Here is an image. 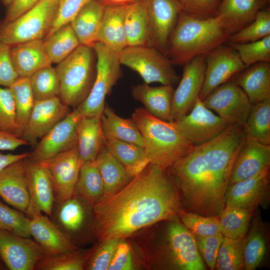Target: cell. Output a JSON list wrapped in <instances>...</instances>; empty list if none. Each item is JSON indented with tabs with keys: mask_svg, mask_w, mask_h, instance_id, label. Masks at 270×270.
<instances>
[{
	"mask_svg": "<svg viewBox=\"0 0 270 270\" xmlns=\"http://www.w3.org/2000/svg\"><path fill=\"white\" fill-rule=\"evenodd\" d=\"M81 118L78 110L73 109L38 142L28 158L41 162L76 146Z\"/></svg>",
	"mask_w": 270,
	"mask_h": 270,
	"instance_id": "obj_11",
	"label": "cell"
},
{
	"mask_svg": "<svg viewBox=\"0 0 270 270\" xmlns=\"http://www.w3.org/2000/svg\"><path fill=\"white\" fill-rule=\"evenodd\" d=\"M40 162L50 174L55 202H62L70 198L80 168L77 146Z\"/></svg>",
	"mask_w": 270,
	"mask_h": 270,
	"instance_id": "obj_16",
	"label": "cell"
},
{
	"mask_svg": "<svg viewBox=\"0 0 270 270\" xmlns=\"http://www.w3.org/2000/svg\"><path fill=\"white\" fill-rule=\"evenodd\" d=\"M10 46L0 40V86L10 88L18 78L13 66Z\"/></svg>",
	"mask_w": 270,
	"mask_h": 270,
	"instance_id": "obj_54",
	"label": "cell"
},
{
	"mask_svg": "<svg viewBox=\"0 0 270 270\" xmlns=\"http://www.w3.org/2000/svg\"><path fill=\"white\" fill-rule=\"evenodd\" d=\"M202 100L229 124L241 126L246 122L252 106L243 90L232 80L220 85Z\"/></svg>",
	"mask_w": 270,
	"mask_h": 270,
	"instance_id": "obj_9",
	"label": "cell"
},
{
	"mask_svg": "<svg viewBox=\"0 0 270 270\" xmlns=\"http://www.w3.org/2000/svg\"><path fill=\"white\" fill-rule=\"evenodd\" d=\"M134 268L130 248L127 242L120 239L108 270H130Z\"/></svg>",
	"mask_w": 270,
	"mask_h": 270,
	"instance_id": "obj_55",
	"label": "cell"
},
{
	"mask_svg": "<svg viewBox=\"0 0 270 270\" xmlns=\"http://www.w3.org/2000/svg\"><path fill=\"white\" fill-rule=\"evenodd\" d=\"M124 28L127 46H148L146 0L126 6Z\"/></svg>",
	"mask_w": 270,
	"mask_h": 270,
	"instance_id": "obj_35",
	"label": "cell"
},
{
	"mask_svg": "<svg viewBox=\"0 0 270 270\" xmlns=\"http://www.w3.org/2000/svg\"><path fill=\"white\" fill-rule=\"evenodd\" d=\"M92 206L104 196V186L95 160L88 161L81 166L74 194Z\"/></svg>",
	"mask_w": 270,
	"mask_h": 270,
	"instance_id": "obj_36",
	"label": "cell"
},
{
	"mask_svg": "<svg viewBox=\"0 0 270 270\" xmlns=\"http://www.w3.org/2000/svg\"><path fill=\"white\" fill-rule=\"evenodd\" d=\"M42 0H12L6 7L4 18L6 22H12L28 12Z\"/></svg>",
	"mask_w": 270,
	"mask_h": 270,
	"instance_id": "obj_56",
	"label": "cell"
},
{
	"mask_svg": "<svg viewBox=\"0 0 270 270\" xmlns=\"http://www.w3.org/2000/svg\"><path fill=\"white\" fill-rule=\"evenodd\" d=\"M26 216L30 218V236L50 256L70 253L78 250L77 246L60 230L50 217L31 202Z\"/></svg>",
	"mask_w": 270,
	"mask_h": 270,
	"instance_id": "obj_19",
	"label": "cell"
},
{
	"mask_svg": "<svg viewBox=\"0 0 270 270\" xmlns=\"http://www.w3.org/2000/svg\"><path fill=\"white\" fill-rule=\"evenodd\" d=\"M266 0L267 2L268 3V2L269 3V2H270V0Z\"/></svg>",
	"mask_w": 270,
	"mask_h": 270,
	"instance_id": "obj_62",
	"label": "cell"
},
{
	"mask_svg": "<svg viewBox=\"0 0 270 270\" xmlns=\"http://www.w3.org/2000/svg\"><path fill=\"white\" fill-rule=\"evenodd\" d=\"M183 66L182 76L172 96L173 122L188 113L199 98L204 82L205 56H196Z\"/></svg>",
	"mask_w": 270,
	"mask_h": 270,
	"instance_id": "obj_15",
	"label": "cell"
},
{
	"mask_svg": "<svg viewBox=\"0 0 270 270\" xmlns=\"http://www.w3.org/2000/svg\"><path fill=\"white\" fill-rule=\"evenodd\" d=\"M44 43L52 63L57 64L80 44L70 24L62 26L44 39Z\"/></svg>",
	"mask_w": 270,
	"mask_h": 270,
	"instance_id": "obj_38",
	"label": "cell"
},
{
	"mask_svg": "<svg viewBox=\"0 0 270 270\" xmlns=\"http://www.w3.org/2000/svg\"><path fill=\"white\" fill-rule=\"evenodd\" d=\"M9 88L12 94L16 108L17 128L15 134L20 138L35 100L29 78H19Z\"/></svg>",
	"mask_w": 270,
	"mask_h": 270,
	"instance_id": "obj_39",
	"label": "cell"
},
{
	"mask_svg": "<svg viewBox=\"0 0 270 270\" xmlns=\"http://www.w3.org/2000/svg\"><path fill=\"white\" fill-rule=\"evenodd\" d=\"M10 52L19 78H30L38 70L52 64L46 51L44 39L11 46Z\"/></svg>",
	"mask_w": 270,
	"mask_h": 270,
	"instance_id": "obj_26",
	"label": "cell"
},
{
	"mask_svg": "<svg viewBox=\"0 0 270 270\" xmlns=\"http://www.w3.org/2000/svg\"><path fill=\"white\" fill-rule=\"evenodd\" d=\"M148 46L167 56L170 36L182 10L178 0H146Z\"/></svg>",
	"mask_w": 270,
	"mask_h": 270,
	"instance_id": "obj_13",
	"label": "cell"
},
{
	"mask_svg": "<svg viewBox=\"0 0 270 270\" xmlns=\"http://www.w3.org/2000/svg\"><path fill=\"white\" fill-rule=\"evenodd\" d=\"M182 224L194 236H211L222 233L218 216H205L198 213L182 210L178 216Z\"/></svg>",
	"mask_w": 270,
	"mask_h": 270,
	"instance_id": "obj_44",
	"label": "cell"
},
{
	"mask_svg": "<svg viewBox=\"0 0 270 270\" xmlns=\"http://www.w3.org/2000/svg\"><path fill=\"white\" fill-rule=\"evenodd\" d=\"M254 210L226 208L219 216L222 233L232 240L242 239L246 236Z\"/></svg>",
	"mask_w": 270,
	"mask_h": 270,
	"instance_id": "obj_40",
	"label": "cell"
},
{
	"mask_svg": "<svg viewBox=\"0 0 270 270\" xmlns=\"http://www.w3.org/2000/svg\"><path fill=\"white\" fill-rule=\"evenodd\" d=\"M127 6L105 7L97 36L96 42L101 43L116 54L127 46L124 28Z\"/></svg>",
	"mask_w": 270,
	"mask_h": 270,
	"instance_id": "obj_29",
	"label": "cell"
},
{
	"mask_svg": "<svg viewBox=\"0 0 270 270\" xmlns=\"http://www.w3.org/2000/svg\"><path fill=\"white\" fill-rule=\"evenodd\" d=\"M58 0H42L34 8L10 22L0 20V40L10 46L44 39Z\"/></svg>",
	"mask_w": 270,
	"mask_h": 270,
	"instance_id": "obj_8",
	"label": "cell"
},
{
	"mask_svg": "<svg viewBox=\"0 0 270 270\" xmlns=\"http://www.w3.org/2000/svg\"><path fill=\"white\" fill-rule=\"evenodd\" d=\"M170 256L182 270H204L206 266L198 248L194 235L182 223L172 222L168 231Z\"/></svg>",
	"mask_w": 270,
	"mask_h": 270,
	"instance_id": "obj_20",
	"label": "cell"
},
{
	"mask_svg": "<svg viewBox=\"0 0 270 270\" xmlns=\"http://www.w3.org/2000/svg\"><path fill=\"white\" fill-rule=\"evenodd\" d=\"M105 7L90 0L70 23L80 44L93 47L96 42Z\"/></svg>",
	"mask_w": 270,
	"mask_h": 270,
	"instance_id": "obj_31",
	"label": "cell"
},
{
	"mask_svg": "<svg viewBox=\"0 0 270 270\" xmlns=\"http://www.w3.org/2000/svg\"><path fill=\"white\" fill-rule=\"evenodd\" d=\"M28 156V152L20 154L0 153V172L14 162L26 158Z\"/></svg>",
	"mask_w": 270,
	"mask_h": 270,
	"instance_id": "obj_58",
	"label": "cell"
},
{
	"mask_svg": "<svg viewBox=\"0 0 270 270\" xmlns=\"http://www.w3.org/2000/svg\"><path fill=\"white\" fill-rule=\"evenodd\" d=\"M92 216V206L83 198L73 194L66 201L55 202L50 218L74 244L88 225V220H94V219L91 220Z\"/></svg>",
	"mask_w": 270,
	"mask_h": 270,
	"instance_id": "obj_18",
	"label": "cell"
},
{
	"mask_svg": "<svg viewBox=\"0 0 270 270\" xmlns=\"http://www.w3.org/2000/svg\"><path fill=\"white\" fill-rule=\"evenodd\" d=\"M270 166V145L245 138L235 158L229 184L254 176Z\"/></svg>",
	"mask_w": 270,
	"mask_h": 270,
	"instance_id": "obj_22",
	"label": "cell"
},
{
	"mask_svg": "<svg viewBox=\"0 0 270 270\" xmlns=\"http://www.w3.org/2000/svg\"><path fill=\"white\" fill-rule=\"evenodd\" d=\"M104 144L101 116H82L78 126L76 145L80 167L85 162L94 160Z\"/></svg>",
	"mask_w": 270,
	"mask_h": 270,
	"instance_id": "obj_30",
	"label": "cell"
},
{
	"mask_svg": "<svg viewBox=\"0 0 270 270\" xmlns=\"http://www.w3.org/2000/svg\"><path fill=\"white\" fill-rule=\"evenodd\" d=\"M121 65L136 72L144 82L173 86L180 78L168 58L150 46H128L118 54Z\"/></svg>",
	"mask_w": 270,
	"mask_h": 270,
	"instance_id": "obj_6",
	"label": "cell"
},
{
	"mask_svg": "<svg viewBox=\"0 0 270 270\" xmlns=\"http://www.w3.org/2000/svg\"><path fill=\"white\" fill-rule=\"evenodd\" d=\"M229 44L246 67L258 62H270V36L252 42Z\"/></svg>",
	"mask_w": 270,
	"mask_h": 270,
	"instance_id": "obj_46",
	"label": "cell"
},
{
	"mask_svg": "<svg viewBox=\"0 0 270 270\" xmlns=\"http://www.w3.org/2000/svg\"><path fill=\"white\" fill-rule=\"evenodd\" d=\"M266 250L264 233L256 228L252 229L247 236L242 240L244 268L246 270H256L262 262Z\"/></svg>",
	"mask_w": 270,
	"mask_h": 270,
	"instance_id": "obj_43",
	"label": "cell"
},
{
	"mask_svg": "<svg viewBox=\"0 0 270 270\" xmlns=\"http://www.w3.org/2000/svg\"><path fill=\"white\" fill-rule=\"evenodd\" d=\"M230 36L218 16L198 18L182 10L170 38L167 56L174 65L184 66L228 42Z\"/></svg>",
	"mask_w": 270,
	"mask_h": 270,
	"instance_id": "obj_3",
	"label": "cell"
},
{
	"mask_svg": "<svg viewBox=\"0 0 270 270\" xmlns=\"http://www.w3.org/2000/svg\"><path fill=\"white\" fill-rule=\"evenodd\" d=\"M25 159L14 162L0 172V197L26 215L30 200L26 181Z\"/></svg>",
	"mask_w": 270,
	"mask_h": 270,
	"instance_id": "obj_23",
	"label": "cell"
},
{
	"mask_svg": "<svg viewBox=\"0 0 270 270\" xmlns=\"http://www.w3.org/2000/svg\"><path fill=\"white\" fill-rule=\"evenodd\" d=\"M29 78L35 100L59 97L60 84L56 68L50 66L41 68Z\"/></svg>",
	"mask_w": 270,
	"mask_h": 270,
	"instance_id": "obj_41",
	"label": "cell"
},
{
	"mask_svg": "<svg viewBox=\"0 0 270 270\" xmlns=\"http://www.w3.org/2000/svg\"><path fill=\"white\" fill-rule=\"evenodd\" d=\"M174 122L193 146L211 140L230 125L208 108L199 98L191 110Z\"/></svg>",
	"mask_w": 270,
	"mask_h": 270,
	"instance_id": "obj_10",
	"label": "cell"
},
{
	"mask_svg": "<svg viewBox=\"0 0 270 270\" xmlns=\"http://www.w3.org/2000/svg\"><path fill=\"white\" fill-rule=\"evenodd\" d=\"M48 256L30 238L0 230V258L7 269L34 270L38 262Z\"/></svg>",
	"mask_w": 270,
	"mask_h": 270,
	"instance_id": "obj_14",
	"label": "cell"
},
{
	"mask_svg": "<svg viewBox=\"0 0 270 270\" xmlns=\"http://www.w3.org/2000/svg\"><path fill=\"white\" fill-rule=\"evenodd\" d=\"M101 124L105 140L113 138L144 148L143 137L133 120L118 116L106 104L101 115Z\"/></svg>",
	"mask_w": 270,
	"mask_h": 270,
	"instance_id": "obj_32",
	"label": "cell"
},
{
	"mask_svg": "<svg viewBox=\"0 0 270 270\" xmlns=\"http://www.w3.org/2000/svg\"><path fill=\"white\" fill-rule=\"evenodd\" d=\"M105 145L124 166L132 178L150 164L143 147L113 138L105 140Z\"/></svg>",
	"mask_w": 270,
	"mask_h": 270,
	"instance_id": "obj_34",
	"label": "cell"
},
{
	"mask_svg": "<svg viewBox=\"0 0 270 270\" xmlns=\"http://www.w3.org/2000/svg\"><path fill=\"white\" fill-rule=\"evenodd\" d=\"M174 89L170 86H150L143 83L132 87L134 100L142 103L144 109L152 116L168 122L172 118V100Z\"/></svg>",
	"mask_w": 270,
	"mask_h": 270,
	"instance_id": "obj_27",
	"label": "cell"
},
{
	"mask_svg": "<svg viewBox=\"0 0 270 270\" xmlns=\"http://www.w3.org/2000/svg\"><path fill=\"white\" fill-rule=\"evenodd\" d=\"M90 0H58L46 38L58 28L70 24L80 10ZM44 38V39H45Z\"/></svg>",
	"mask_w": 270,
	"mask_h": 270,
	"instance_id": "obj_49",
	"label": "cell"
},
{
	"mask_svg": "<svg viewBox=\"0 0 270 270\" xmlns=\"http://www.w3.org/2000/svg\"><path fill=\"white\" fill-rule=\"evenodd\" d=\"M205 62L204 82L199 96L202 100L246 68L230 44H221L209 52L205 55Z\"/></svg>",
	"mask_w": 270,
	"mask_h": 270,
	"instance_id": "obj_12",
	"label": "cell"
},
{
	"mask_svg": "<svg viewBox=\"0 0 270 270\" xmlns=\"http://www.w3.org/2000/svg\"><path fill=\"white\" fill-rule=\"evenodd\" d=\"M25 177L30 202L42 213L51 216L55 202L52 182L46 167L28 157L25 159Z\"/></svg>",
	"mask_w": 270,
	"mask_h": 270,
	"instance_id": "obj_24",
	"label": "cell"
},
{
	"mask_svg": "<svg viewBox=\"0 0 270 270\" xmlns=\"http://www.w3.org/2000/svg\"><path fill=\"white\" fill-rule=\"evenodd\" d=\"M243 128L245 138L270 145V99L252 104Z\"/></svg>",
	"mask_w": 270,
	"mask_h": 270,
	"instance_id": "obj_37",
	"label": "cell"
},
{
	"mask_svg": "<svg viewBox=\"0 0 270 270\" xmlns=\"http://www.w3.org/2000/svg\"><path fill=\"white\" fill-rule=\"evenodd\" d=\"M270 36V10H260L254 19L247 26L232 34L228 42L232 43L252 42Z\"/></svg>",
	"mask_w": 270,
	"mask_h": 270,
	"instance_id": "obj_42",
	"label": "cell"
},
{
	"mask_svg": "<svg viewBox=\"0 0 270 270\" xmlns=\"http://www.w3.org/2000/svg\"><path fill=\"white\" fill-rule=\"evenodd\" d=\"M132 118L143 137L150 164L167 170L194 146L174 122L158 118L142 108H136Z\"/></svg>",
	"mask_w": 270,
	"mask_h": 270,
	"instance_id": "obj_4",
	"label": "cell"
},
{
	"mask_svg": "<svg viewBox=\"0 0 270 270\" xmlns=\"http://www.w3.org/2000/svg\"><path fill=\"white\" fill-rule=\"evenodd\" d=\"M86 260V256L76 250L46 256L38 262L34 270H82Z\"/></svg>",
	"mask_w": 270,
	"mask_h": 270,
	"instance_id": "obj_47",
	"label": "cell"
},
{
	"mask_svg": "<svg viewBox=\"0 0 270 270\" xmlns=\"http://www.w3.org/2000/svg\"><path fill=\"white\" fill-rule=\"evenodd\" d=\"M182 11L198 18H208L216 16L220 0H178Z\"/></svg>",
	"mask_w": 270,
	"mask_h": 270,
	"instance_id": "obj_52",
	"label": "cell"
},
{
	"mask_svg": "<svg viewBox=\"0 0 270 270\" xmlns=\"http://www.w3.org/2000/svg\"><path fill=\"white\" fill-rule=\"evenodd\" d=\"M244 138L242 126L230 124L167 169L190 212L218 216L222 212L233 164Z\"/></svg>",
	"mask_w": 270,
	"mask_h": 270,
	"instance_id": "obj_2",
	"label": "cell"
},
{
	"mask_svg": "<svg viewBox=\"0 0 270 270\" xmlns=\"http://www.w3.org/2000/svg\"><path fill=\"white\" fill-rule=\"evenodd\" d=\"M96 61L93 47L80 44L58 64L59 98L69 107L76 108L88 94L95 78Z\"/></svg>",
	"mask_w": 270,
	"mask_h": 270,
	"instance_id": "obj_5",
	"label": "cell"
},
{
	"mask_svg": "<svg viewBox=\"0 0 270 270\" xmlns=\"http://www.w3.org/2000/svg\"><path fill=\"white\" fill-rule=\"evenodd\" d=\"M26 145L29 144L14 134L0 132V150H14Z\"/></svg>",
	"mask_w": 270,
	"mask_h": 270,
	"instance_id": "obj_57",
	"label": "cell"
},
{
	"mask_svg": "<svg viewBox=\"0 0 270 270\" xmlns=\"http://www.w3.org/2000/svg\"><path fill=\"white\" fill-rule=\"evenodd\" d=\"M266 4V0H220L216 16L230 36L252 22Z\"/></svg>",
	"mask_w": 270,
	"mask_h": 270,
	"instance_id": "obj_25",
	"label": "cell"
},
{
	"mask_svg": "<svg viewBox=\"0 0 270 270\" xmlns=\"http://www.w3.org/2000/svg\"><path fill=\"white\" fill-rule=\"evenodd\" d=\"M71 112L59 97L35 100L27 124L20 138L29 145L38 142Z\"/></svg>",
	"mask_w": 270,
	"mask_h": 270,
	"instance_id": "obj_17",
	"label": "cell"
},
{
	"mask_svg": "<svg viewBox=\"0 0 270 270\" xmlns=\"http://www.w3.org/2000/svg\"><path fill=\"white\" fill-rule=\"evenodd\" d=\"M94 160L103 181L104 196L117 192L132 178L124 166L112 155L105 144Z\"/></svg>",
	"mask_w": 270,
	"mask_h": 270,
	"instance_id": "obj_33",
	"label": "cell"
},
{
	"mask_svg": "<svg viewBox=\"0 0 270 270\" xmlns=\"http://www.w3.org/2000/svg\"><path fill=\"white\" fill-rule=\"evenodd\" d=\"M93 48L96 58L95 78L88 94L76 108L82 116L102 115L106 98L122 75L118 54L99 42Z\"/></svg>",
	"mask_w": 270,
	"mask_h": 270,
	"instance_id": "obj_7",
	"label": "cell"
},
{
	"mask_svg": "<svg viewBox=\"0 0 270 270\" xmlns=\"http://www.w3.org/2000/svg\"><path fill=\"white\" fill-rule=\"evenodd\" d=\"M105 6H127L142 2L145 0H98Z\"/></svg>",
	"mask_w": 270,
	"mask_h": 270,
	"instance_id": "obj_59",
	"label": "cell"
},
{
	"mask_svg": "<svg viewBox=\"0 0 270 270\" xmlns=\"http://www.w3.org/2000/svg\"><path fill=\"white\" fill-rule=\"evenodd\" d=\"M30 218L24 212L0 200V230L30 238Z\"/></svg>",
	"mask_w": 270,
	"mask_h": 270,
	"instance_id": "obj_48",
	"label": "cell"
},
{
	"mask_svg": "<svg viewBox=\"0 0 270 270\" xmlns=\"http://www.w3.org/2000/svg\"><path fill=\"white\" fill-rule=\"evenodd\" d=\"M270 183V168L258 174L229 184L225 208L254 210L268 196Z\"/></svg>",
	"mask_w": 270,
	"mask_h": 270,
	"instance_id": "obj_21",
	"label": "cell"
},
{
	"mask_svg": "<svg viewBox=\"0 0 270 270\" xmlns=\"http://www.w3.org/2000/svg\"><path fill=\"white\" fill-rule=\"evenodd\" d=\"M6 269H7V268L0 258V270H4Z\"/></svg>",
	"mask_w": 270,
	"mask_h": 270,
	"instance_id": "obj_61",
	"label": "cell"
},
{
	"mask_svg": "<svg viewBox=\"0 0 270 270\" xmlns=\"http://www.w3.org/2000/svg\"><path fill=\"white\" fill-rule=\"evenodd\" d=\"M120 240L110 238L100 242L102 244L87 258L85 268L90 270H108Z\"/></svg>",
	"mask_w": 270,
	"mask_h": 270,
	"instance_id": "obj_51",
	"label": "cell"
},
{
	"mask_svg": "<svg viewBox=\"0 0 270 270\" xmlns=\"http://www.w3.org/2000/svg\"><path fill=\"white\" fill-rule=\"evenodd\" d=\"M198 250L208 268H216L219 249L224 238L222 233L207 236H194Z\"/></svg>",
	"mask_w": 270,
	"mask_h": 270,
	"instance_id": "obj_53",
	"label": "cell"
},
{
	"mask_svg": "<svg viewBox=\"0 0 270 270\" xmlns=\"http://www.w3.org/2000/svg\"><path fill=\"white\" fill-rule=\"evenodd\" d=\"M242 240H232L224 237L219 249L215 269L240 270L244 268Z\"/></svg>",
	"mask_w": 270,
	"mask_h": 270,
	"instance_id": "obj_45",
	"label": "cell"
},
{
	"mask_svg": "<svg viewBox=\"0 0 270 270\" xmlns=\"http://www.w3.org/2000/svg\"><path fill=\"white\" fill-rule=\"evenodd\" d=\"M177 186L168 170L148 164L114 194L93 207V231L99 241L123 239L182 210Z\"/></svg>",
	"mask_w": 270,
	"mask_h": 270,
	"instance_id": "obj_1",
	"label": "cell"
},
{
	"mask_svg": "<svg viewBox=\"0 0 270 270\" xmlns=\"http://www.w3.org/2000/svg\"><path fill=\"white\" fill-rule=\"evenodd\" d=\"M244 92L252 104L270 99V62L246 67L234 80Z\"/></svg>",
	"mask_w": 270,
	"mask_h": 270,
	"instance_id": "obj_28",
	"label": "cell"
},
{
	"mask_svg": "<svg viewBox=\"0 0 270 270\" xmlns=\"http://www.w3.org/2000/svg\"><path fill=\"white\" fill-rule=\"evenodd\" d=\"M16 128V108L12 94L9 88L0 86V132L15 134Z\"/></svg>",
	"mask_w": 270,
	"mask_h": 270,
	"instance_id": "obj_50",
	"label": "cell"
},
{
	"mask_svg": "<svg viewBox=\"0 0 270 270\" xmlns=\"http://www.w3.org/2000/svg\"><path fill=\"white\" fill-rule=\"evenodd\" d=\"M3 5L6 8L10 4L12 0H0Z\"/></svg>",
	"mask_w": 270,
	"mask_h": 270,
	"instance_id": "obj_60",
	"label": "cell"
}]
</instances>
